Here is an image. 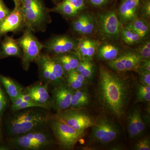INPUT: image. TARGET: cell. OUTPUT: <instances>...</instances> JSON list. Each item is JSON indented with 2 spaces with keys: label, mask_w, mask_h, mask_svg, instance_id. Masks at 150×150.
I'll return each instance as SVG.
<instances>
[{
  "label": "cell",
  "mask_w": 150,
  "mask_h": 150,
  "mask_svg": "<svg viewBox=\"0 0 150 150\" xmlns=\"http://www.w3.org/2000/svg\"><path fill=\"white\" fill-rule=\"evenodd\" d=\"M129 83L103 66L100 67L98 97L103 107L115 116L124 115L130 95Z\"/></svg>",
  "instance_id": "obj_1"
},
{
  "label": "cell",
  "mask_w": 150,
  "mask_h": 150,
  "mask_svg": "<svg viewBox=\"0 0 150 150\" xmlns=\"http://www.w3.org/2000/svg\"><path fill=\"white\" fill-rule=\"evenodd\" d=\"M21 11L25 27L33 32L44 31L51 21L44 0H22Z\"/></svg>",
  "instance_id": "obj_2"
},
{
  "label": "cell",
  "mask_w": 150,
  "mask_h": 150,
  "mask_svg": "<svg viewBox=\"0 0 150 150\" xmlns=\"http://www.w3.org/2000/svg\"><path fill=\"white\" fill-rule=\"evenodd\" d=\"M47 121V118L40 112L25 110L19 112L11 119L8 129L11 135H22L41 127Z\"/></svg>",
  "instance_id": "obj_3"
},
{
  "label": "cell",
  "mask_w": 150,
  "mask_h": 150,
  "mask_svg": "<svg viewBox=\"0 0 150 150\" xmlns=\"http://www.w3.org/2000/svg\"><path fill=\"white\" fill-rule=\"evenodd\" d=\"M34 33L26 28L22 35L16 40L22 51L23 65L26 70L28 69L30 64L40 56L44 48V45L35 37Z\"/></svg>",
  "instance_id": "obj_4"
},
{
  "label": "cell",
  "mask_w": 150,
  "mask_h": 150,
  "mask_svg": "<svg viewBox=\"0 0 150 150\" xmlns=\"http://www.w3.org/2000/svg\"><path fill=\"white\" fill-rule=\"evenodd\" d=\"M51 127L59 144L68 149H73L84 135V131L76 130L58 118L51 121Z\"/></svg>",
  "instance_id": "obj_5"
},
{
  "label": "cell",
  "mask_w": 150,
  "mask_h": 150,
  "mask_svg": "<svg viewBox=\"0 0 150 150\" xmlns=\"http://www.w3.org/2000/svg\"><path fill=\"white\" fill-rule=\"evenodd\" d=\"M92 127L91 142L100 144H105L114 141L119 133L118 126L106 118L97 120Z\"/></svg>",
  "instance_id": "obj_6"
},
{
  "label": "cell",
  "mask_w": 150,
  "mask_h": 150,
  "mask_svg": "<svg viewBox=\"0 0 150 150\" xmlns=\"http://www.w3.org/2000/svg\"><path fill=\"white\" fill-rule=\"evenodd\" d=\"M98 22L100 33L105 38L115 39L121 36L122 24L115 11H109L99 14Z\"/></svg>",
  "instance_id": "obj_7"
},
{
  "label": "cell",
  "mask_w": 150,
  "mask_h": 150,
  "mask_svg": "<svg viewBox=\"0 0 150 150\" xmlns=\"http://www.w3.org/2000/svg\"><path fill=\"white\" fill-rule=\"evenodd\" d=\"M57 118L79 131H84L95 123L89 115L78 110H65L58 115Z\"/></svg>",
  "instance_id": "obj_8"
},
{
  "label": "cell",
  "mask_w": 150,
  "mask_h": 150,
  "mask_svg": "<svg viewBox=\"0 0 150 150\" xmlns=\"http://www.w3.org/2000/svg\"><path fill=\"white\" fill-rule=\"evenodd\" d=\"M78 41L68 35H58L51 38L43 45L44 48L48 52L53 55L59 56L75 50L77 46Z\"/></svg>",
  "instance_id": "obj_9"
},
{
  "label": "cell",
  "mask_w": 150,
  "mask_h": 150,
  "mask_svg": "<svg viewBox=\"0 0 150 150\" xmlns=\"http://www.w3.org/2000/svg\"><path fill=\"white\" fill-rule=\"evenodd\" d=\"M24 26V20L20 7H15L7 16L0 21V37L9 32L17 31Z\"/></svg>",
  "instance_id": "obj_10"
},
{
  "label": "cell",
  "mask_w": 150,
  "mask_h": 150,
  "mask_svg": "<svg viewBox=\"0 0 150 150\" xmlns=\"http://www.w3.org/2000/svg\"><path fill=\"white\" fill-rule=\"evenodd\" d=\"M85 5L84 0H63L49 11L58 13L66 17H75L85 8Z\"/></svg>",
  "instance_id": "obj_11"
},
{
  "label": "cell",
  "mask_w": 150,
  "mask_h": 150,
  "mask_svg": "<svg viewBox=\"0 0 150 150\" xmlns=\"http://www.w3.org/2000/svg\"><path fill=\"white\" fill-rule=\"evenodd\" d=\"M140 0H123L117 14L122 24H128L137 18Z\"/></svg>",
  "instance_id": "obj_12"
},
{
  "label": "cell",
  "mask_w": 150,
  "mask_h": 150,
  "mask_svg": "<svg viewBox=\"0 0 150 150\" xmlns=\"http://www.w3.org/2000/svg\"><path fill=\"white\" fill-rule=\"evenodd\" d=\"M74 93L73 89L69 86L62 85L55 91V103L58 110H67L70 107L72 97Z\"/></svg>",
  "instance_id": "obj_13"
},
{
  "label": "cell",
  "mask_w": 150,
  "mask_h": 150,
  "mask_svg": "<svg viewBox=\"0 0 150 150\" xmlns=\"http://www.w3.org/2000/svg\"><path fill=\"white\" fill-rule=\"evenodd\" d=\"M22 56V51L16 40L7 36L1 43L0 50V59L9 57Z\"/></svg>",
  "instance_id": "obj_14"
},
{
  "label": "cell",
  "mask_w": 150,
  "mask_h": 150,
  "mask_svg": "<svg viewBox=\"0 0 150 150\" xmlns=\"http://www.w3.org/2000/svg\"><path fill=\"white\" fill-rule=\"evenodd\" d=\"M27 93L33 100L41 104L46 105L49 100V93L47 87L45 86L37 85L33 86L28 89Z\"/></svg>",
  "instance_id": "obj_15"
},
{
  "label": "cell",
  "mask_w": 150,
  "mask_h": 150,
  "mask_svg": "<svg viewBox=\"0 0 150 150\" xmlns=\"http://www.w3.org/2000/svg\"><path fill=\"white\" fill-rule=\"evenodd\" d=\"M22 135L15 137L12 140V143L16 146L26 150H38L45 148L36 140L30 139L24 134Z\"/></svg>",
  "instance_id": "obj_16"
},
{
  "label": "cell",
  "mask_w": 150,
  "mask_h": 150,
  "mask_svg": "<svg viewBox=\"0 0 150 150\" xmlns=\"http://www.w3.org/2000/svg\"><path fill=\"white\" fill-rule=\"evenodd\" d=\"M0 81L4 86L12 102H13L22 93V88L10 78L0 74Z\"/></svg>",
  "instance_id": "obj_17"
},
{
  "label": "cell",
  "mask_w": 150,
  "mask_h": 150,
  "mask_svg": "<svg viewBox=\"0 0 150 150\" xmlns=\"http://www.w3.org/2000/svg\"><path fill=\"white\" fill-rule=\"evenodd\" d=\"M120 49L117 46L110 44L102 45L98 51L97 55L99 59L104 61H112L119 55Z\"/></svg>",
  "instance_id": "obj_18"
},
{
  "label": "cell",
  "mask_w": 150,
  "mask_h": 150,
  "mask_svg": "<svg viewBox=\"0 0 150 150\" xmlns=\"http://www.w3.org/2000/svg\"><path fill=\"white\" fill-rule=\"evenodd\" d=\"M126 28L137 33L142 39L146 36L149 32L148 24L143 20L137 18L127 24Z\"/></svg>",
  "instance_id": "obj_19"
},
{
  "label": "cell",
  "mask_w": 150,
  "mask_h": 150,
  "mask_svg": "<svg viewBox=\"0 0 150 150\" xmlns=\"http://www.w3.org/2000/svg\"><path fill=\"white\" fill-rule=\"evenodd\" d=\"M142 60L138 53L128 51V56L124 65L126 71L137 70Z\"/></svg>",
  "instance_id": "obj_20"
},
{
  "label": "cell",
  "mask_w": 150,
  "mask_h": 150,
  "mask_svg": "<svg viewBox=\"0 0 150 150\" xmlns=\"http://www.w3.org/2000/svg\"><path fill=\"white\" fill-rule=\"evenodd\" d=\"M121 36L124 42L129 45H134L139 43L142 39L137 33L126 27L122 29Z\"/></svg>",
  "instance_id": "obj_21"
},
{
  "label": "cell",
  "mask_w": 150,
  "mask_h": 150,
  "mask_svg": "<svg viewBox=\"0 0 150 150\" xmlns=\"http://www.w3.org/2000/svg\"><path fill=\"white\" fill-rule=\"evenodd\" d=\"M128 51L124 52L115 58L112 61H109L108 62V65L110 68L116 71L123 72H125V65L127 56Z\"/></svg>",
  "instance_id": "obj_22"
},
{
  "label": "cell",
  "mask_w": 150,
  "mask_h": 150,
  "mask_svg": "<svg viewBox=\"0 0 150 150\" xmlns=\"http://www.w3.org/2000/svg\"><path fill=\"white\" fill-rule=\"evenodd\" d=\"M24 134L30 139L36 140L43 145L44 148L50 146L52 143L51 138L43 132L31 131Z\"/></svg>",
  "instance_id": "obj_23"
},
{
  "label": "cell",
  "mask_w": 150,
  "mask_h": 150,
  "mask_svg": "<svg viewBox=\"0 0 150 150\" xmlns=\"http://www.w3.org/2000/svg\"><path fill=\"white\" fill-rule=\"evenodd\" d=\"M128 130L129 137L132 139L137 138L140 136L137 128L134 111L130 112L128 117Z\"/></svg>",
  "instance_id": "obj_24"
},
{
  "label": "cell",
  "mask_w": 150,
  "mask_h": 150,
  "mask_svg": "<svg viewBox=\"0 0 150 150\" xmlns=\"http://www.w3.org/2000/svg\"><path fill=\"white\" fill-rule=\"evenodd\" d=\"M95 28V21L91 16L87 14L85 21L79 34L81 35H90L93 33Z\"/></svg>",
  "instance_id": "obj_25"
},
{
  "label": "cell",
  "mask_w": 150,
  "mask_h": 150,
  "mask_svg": "<svg viewBox=\"0 0 150 150\" xmlns=\"http://www.w3.org/2000/svg\"><path fill=\"white\" fill-rule=\"evenodd\" d=\"M57 56L64 59L70 66L72 71L76 69L80 62L76 55L69 53Z\"/></svg>",
  "instance_id": "obj_26"
},
{
  "label": "cell",
  "mask_w": 150,
  "mask_h": 150,
  "mask_svg": "<svg viewBox=\"0 0 150 150\" xmlns=\"http://www.w3.org/2000/svg\"><path fill=\"white\" fill-rule=\"evenodd\" d=\"M133 111L134 112L137 128L139 132L140 135H141L144 131L146 126L142 119L141 112L139 108L134 109Z\"/></svg>",
  "instance_id": "obj_27"
},
{
  "label": "cell",
  "mask_w": 150,
  "mask_h": 150,
  "mask_svg": "<svg viewBox=\"0 0 150 150\" xmlns=\"http://www.w3.org/2000/svg\"><path fill=\"white\" fill-rule=\"evenodd\" d=\"M86 16L87 14H83L78 16V17L73 22L72 28L75 32L79 34L85 21Z\"/></svg>",
  "instance_id": "obj_28"
},
{
  "label": "cell",
  "mask_w": 150,
  "mask_h": 150,
  "mask_svg": "<svg viewBox=\"0 0 150 150\" xmlns=\"http://www.w3.org/2000/svg\"><path fill=\"white\" fill-rule=\"evenodd\" d=\"M99 42L95 40H90L88 48L87 54L86 59L91 61L94 56L98 48Z\"/></svg>",
  "instance_id": "obj_29"
},
{
  "label": "cell",
  "mask_w": 150,
  "mask_h": 150,
  "mask_svg": "<svg viewBox=\"0 0 150 150\" xmlns=\"http://www.w3.org/2000/svg\"><path fill=\"white\" fill-rule=\"evenodd\" d=\"M138 54L142 59H150V42L149 40L146 41L141 46Z\"/></svg>",
  "instance_id": "obj_30"
},
{
  "label": "cell",
  "mask_w": 150,
  "mask_h": 150,
  "mask_svg": "<svg viewBox=\"0 0 150 150\" xmlns=\"http://www.w3.org/2000/svg\"><path fill=\"white\" fill-rule=\"evenodd\" d=\"M31 107H41L46 108V106L45 105L38 103L33 100L29 101H23V102L21 104L19 105L18 107L16 108L14 110V111H18V110Z\"/></svg>",
  "instance_id": "obj_31"
},
{
  "label": "cell",
  "mask_w": 150,
  "mask_h": 150,
  "mask_svg": "<svg viewBox=\"0 0 150 150\" xmlns=\"http://www.w3.org/2000/svg\"><path fill=\"white\" fill-rule=\"evenodd\" d=\"M138 70L140 74V79L142 83L150 86V71L139 67Z\"/></svg>",
  "instance_id": "obj_32"
},
{
  "label": "cell",
  "mask_w": 150,
  "mask_h": 150,
  "mask_svg": "<svg viewBox=\"0 0 150 150\" xmlns=\"http://www.w3.org/2000/svg\"><path fill=\"white\" fill-rule=\"evenodd\" d=\"M137 150H150V141L149 137H146L138 141L134 147Z\"/></svg>",
  "instance_id": "obj_33"
},
{
  "label": "cell",
  "mask_w": 150,
  "mask_h": 150,
  "mask_svg": "<svg viewBox=\"0 0 150 150\" xmlns=\"http://www.w3.org/2000/svg\"><path fill=\"white\" fill-rule=\"evenodd\" d=\"M93 65L90 61H89L86 67L79 73L86 79L91 78L93 75Z\"/></svg>",
  "instance_id": "obj_34"
},
{
  "label": "cell",
  "mask_w": 150,
  "mask_h": 150,
  "mask_svg": "<svg viewBox=\"0 0 150 150\" xmlns=\"http://www.w3.org/2000/svg\"><path fill=\"white\" fill-rule=\"evenodd\" d=\"M11 11L6 6L3 0H0V21L11 13Z\"/></svg>",
  "instance_id": "obj_35"
},
{
  "label": "cell",
  "mask_w": 150,
  "mask_h": 150,
  "mask_svg": "<svg viewBox=\"0 0 150 150\" xmlns=\"http://www.w3.org/2000/svg\"><path fill=\"white\" fill-rule=\"evenodd\" d=\"M67 80H68L69 86L73 89H79L83 86L84 84V83L77 80L69 76H68Z\"/></svg>",
  "instance_id": "obj_36"
},
{
  "label": "cell",
  "mask_w": 150,
  "mask_h": 150,
  "mask_svg": "<svg viewBox=\"0 0 150 150\" xmlns=\"http://www.w3.org/2000/svg\"><path fill=\"white\" fill-rule=\"evenodd\" d=\"M74 93L76 94L79 98V99L83 102L86 105L88 104L89 102V98L88 94L82 91L77 89L74 92Z\"/></svg>",
  "instance_id": "obj_37"
},
{
  "label": "cell",
  "mask_w": 150,
  "mask_h": 150,
  "mask_svg": "<svg viewBox=\"0 0 150 150\" xmlns=\"http://www.w3.org/2000/svg\"><path fill=\"white\" fill-rule=\"evenodd\" d=\"M86 105L81 100L79 99L77 96L74 93L72 97L70 106L74 108H79L85 106Z\"/></svg>",
  "instance_id": "obj_38"
},
{
  "label": "cell",
  "mask_w": 150,
  "mask_h": 150,
  "mask_svg": "<svg viewBox=\"0 0 150 150\" xmlns=\"http://www.w3.org/2000/svg\"><path fill=\"white\" fill-rule=\"evenodd\" d=\"M142 12L144 16L149 18L150 16V0H145L142 8Z\"/></svg>",
  "instance_id": "obj_39"
},
{
  "label": "cell",
  "mask_w": 150,
  "mask_h": 150,
  "mask_svg": "<svg viewBox=\"0 0 150 150\" xmlns=\"http://www.w3.org/2000/svg\"><path fill=\"white\" fill-rule=\"evenodd\" d=\"M150 93H137L136 102H150Z\"/></svg>",
  "instance_id": "obj_40"
},
{
  "label": "cell",
  "mask_w": 150,
  "mask_h": 150,
  "mask_svg": "<svg viewBox=\"0 0 150 150\" xmlns=\"http://www.w3.org/2000/svg\"><path fill=\"white\" fill-rule=\"evenodd\" d=\"M68 74H69L68 76H69L74 78L77 80L84 83L85 79L76 70L71 71L70 72L68 73Z\"/></svg>",
  "instance_id": "obj_41"
},
{
  "label": "cell",
  "mask_w": 150,
  "mask_h": 150,
  "mask_svg": "<svg viewBox=\"0 0 150 150\" xmlns=\"http://www.w3.org/2000/svg\"><path fill=\"white\" fill-rule=\"evenodd\" d=\"M7 103L5 96L0 86V112L4 109Z\"/></svg>",
  "instance_id": "obj_42"
},
{
  "label": "cell",
  "mask_w": 150,
  "mask_h": 150,
  "mask_svg": "<svg viewBox=\"0 0 150 150\" xmlns=\"http://www.w3.org/2000/svg\"><path fill=\"white\" fill-rule=\"evenodd\" d=\"M109 0H89L92 5L97 7H102L106 5Z\"/></svg>",
  "instance_id": "obj_43"
},
{
  "label": "cell",
  "mask_w": 150,
  "mask_h": 150,
  "mask_svg": "<svg viewBox=\"0 0 150 150\" xmlns=\"http://www.w3.org/2000/svg\"><path fill=\"white\" fill-rule=\"evenodd\" d=\"M137 93H150V86L144 84L139 85L138 87Z\"/></svg>",
  "instance_id": "obj_44"
},
{
  "label": "cell",
  "mask_w": 150,
  "mask_h": 150,
  "mask_svg": "<svg viewBox=\"0 0 150 150\" xmlns=\"http://www.w3.org/2000/svg\"><path fill=\"white\" fill-rule=\"evenodd\" d=\"M150 71V59H142L139 67Z\"/></svg>",
  "instance_id": "obj_45"
},
{
  "label": "cell",
  "mask_w": 150,
  "mask_h": 150,
  "mask_svg": "<svg viewBox=\"0 0 150 150\" xmlns=\"http://www.w3.org/2000/svg\"><path fill=\"white\" fill-rule=\"evenodd\" d=\"M21 94L13 101V102H12V109L13 110L16 108L18 107L23 102V99L22 97Z\"/></svg>",
  "instance_id": "obj_46"
},
{
  "label": "cell",
  "mask_w": 150,
  "mask_h": 150,
  "mask_svg": "<svg viewBox=\"0 0 150 150\" xmlns=\"http://www.w3.org/2000/svg\"><path fill=\"white\" fill-rule=\"evenodd\" d=\"M21 96L23 101H29L32 100L31 97L27 93L25 94L22 93Z\"/></svg>",
  "instance_id": "obj_47"
},
{
  "label": "cell",
  "mask_w": 150,
  "mask_h": 150,
  "mask_svg": "<svg viewBox=\"0 0 150 150\" xmlns=\"http://www.w3.org/2000/svg\"><path fill=\"white\" fill-rule=\"evenodd\" d=\"M14 3L15 7H20L21 6L22 0H13Z\"/></svg>",
  "instance_id": "obj_48"
},
{
  "label": "cell",
  "mask_w": 150,
  "mask_h": 150,
  "mask_svg": "<svg viewBox=\"0 0 150 150\" xmlns=\"http://www.w3.org/2000/svg\"><path fill=\"white\" fill-rule=\"evenodd\" d=\"M53 1H59V0H53Z\"/></svg>",
  "instance_id": "obj_49"
},
{
  "label": "cell",
  "mask_w": 150,
  "mask_h": 150,
  "mask_svg": "<svg viewBox=\"0 0 150 150\" xmlns=\"http://www.w3.org/2000/svg\"><path fill=\"white\" fill-rule=\"evenodd\" d=\"M0 135H1V129H0Z\"/></svg>",
  "instance_id": "obj_50"
}]
</instances>
